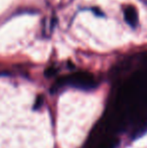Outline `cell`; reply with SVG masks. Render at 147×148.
Here are the masks:
<instances>
[{
	"label": "cell",
	"mask_w": 147,
	"mask_h": 148,
	"mask_svg": "<svg viewBox=\"0 0 147 148\" xmlns=\"http://www.w3.org/2000/svg\"><path fill=\"white\" fill-rule=\"evenodd\" d=\"M124 16H125L126 21L128 22L129 25H131L132 27H135V25L137 24V11L133 6H128L127 8H125L124 10Z\"/></svg>",
	"instance_id": "1"
}]
</instances>
